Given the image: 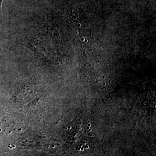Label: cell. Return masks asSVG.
Returning a JSON list of instances; mask_svg holds the SVG:
<instances>
[{
	"label": "cell",
	"mask_w": 156,
	"mask_h": 156,
	"mask_svg": "<svg viewBox=\"0 0 156 156\" xmlns=\"http://www.w3.org/2000/svg\"><path fill=\"white\" fill-rule=\"evenodd\" d=\"M3 1L4 0H0V15H1V6H2Z\"/></svg>",
	"instance_id": "cell-1"
}]
</instances>
